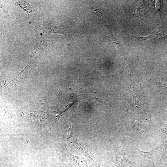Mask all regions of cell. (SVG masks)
<instances>
[{
    "instance_id": "obj_2",
    "label": "cell",
    "mask_w": 167,
    "mask_h": 167,
    "mask_svg": "<svg viewBox=\"0 0 167 167\" xmlns=\"http://www.w3.org/2000/svg\"><path fill=\"white\" fill-rule=\"evenodd\" d=\"M130 94L132 100L138 104H141L144 101L143 92L141 88L135 87L131 81L130 83Z\"/></svg>"
},
{
    "instance_id": "obj_3",
    "label": "cell",
    "mask_w": 167,
    "mask_h": 167,
    "mask_svg": "<svg viewBox=\"0 0 167 167\" xmlns=\"http://www.w3.org/2000/svg\"><path fill=\"white\" fill-rule=\"evenodd\" d=\"M122 142L120 144L118 150V153L121 156V160L119 162V165L120 167H130L134 165L135 163L130 161L125 157L122 149Z\"/></svg>"
},
{
    "instance_id": "obj_6",
    "label": "cell",
    "mask_w": 167,
    "mask_h": 167,
    "mask_svg": "<svg viewBox=\"0 0 167 167\" xmlns=\"http://www.w3.org/2000/svg\"><path fill=\"white\" fill-rule=\"evenodd\" d=\"M91 9L93 11L94 13L97 16L98 19L101 21L103 20L102 19V14L103 12V9L101 8L97 9L93 7H91Z\"/></svg>"
},
{
    "instance_id": "obj_1",
    "label": "cell",
    "mask_w": 167,
    "mask_h": 167,
    "mask_svg": "<svg viewBox=\"0 0 167 167\" xmlns=\"http://www.w3.org/2000/svg\"><path fill=\"white\" fill-rule=\"evenodd\" d=\"M167 141L151 151L144 152L139 150L141 154L150 158H159L163 156L165 152Z\"/></svg>"
},
{
    "instance_id": "obj_7",
    "label": "cell",
    "mask_w": 167,
    "mask_h": 167,
    "mask_svg": "<svg viewBox=\"0 0 167 167\" xmlns=\"http://www.w3.org/2000/svg\"><path fill=\"white\" fill-rule=\"evenodd\" d=\"M160 131L162 133L167 132V119L161 128Z\"/></svg>"
},
{
    "instance_id": "obj_5",
    "label": "cell",
    "mask_w": 167,
    "mask_h": 167,
    "mask_svg": "<svg viewBox=\"0 0 167 167\" xmlns=\"http://www.w3.org/2000/svg\"><path fill=\"white\" fill-rule=\"evenodd\" d=\"M4 116L5 119L7 121H10L14 123L13 120L11 116V111L7 108H6L4 109Z\"/></svg>"
},
{
    "instance_id": "obj_4",
    "label": "cell",
    "mask_w": 167,
    "mask_h": 167,
    "mask_svg": "<svg viewBox=\"0 0 167 167\" xmlns=\"http://www.w3.org/2000/svg\"><path fill=\"white\" fill-rule=\"evenodd\" d=\"M162 33L161 32H154L151 34L146 36L140 37L134 36L135 38L141 40L146 41L148 42H153L162 37Z\"/></svg>"
}]
</instances>
